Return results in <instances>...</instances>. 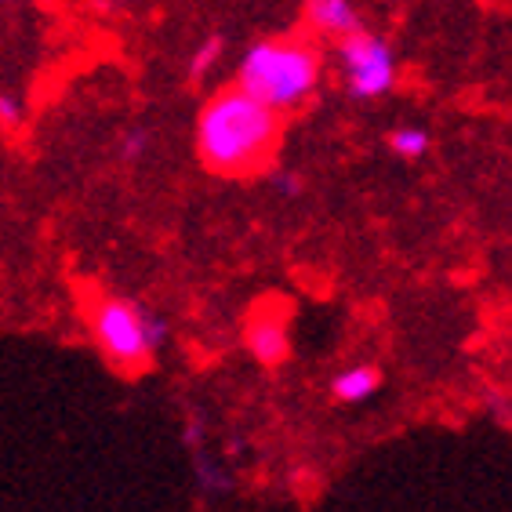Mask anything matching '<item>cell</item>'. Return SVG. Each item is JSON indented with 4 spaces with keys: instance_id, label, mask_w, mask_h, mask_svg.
I'll return each instance as SVG.
<instances>
[{
    "instance_id": "obj_1",
    "label": "cell",
    "mask_w": 512,
    "mask_h": 512,
    "mask_svg": "<svg viewBox=\"0 0 512 512\" xmlns=\"http://www.w3.org/2000/svg\"><path fill=\"white\" fill-rule=\"evenodd\" d=\"M280 113L251 99L237 84L207 99L197 120V153L207 171L226 178L255 175L273 160Z\"/></svg>"
},
{
    "instance_id": "obj_2",
    "label": "cell",
    "mask_w": 512,
    "mask_h": 512,
    "mask_svg": "<svg viewBox=\"0 0 512 512\" xmlns=\"http://www.w3.org/2000/svg\"><path fill=\"white\" fill-rule=\"evenodd\" d=\"M320 77H324V59L313 40H258L240 59L237 88L273 113H291L313 99Z\"/></svg>"
},
{
    "instance_id": "obj_3",
    "label": "cell",
    "mask_w": 512,
    "mask_h": 512,
    "mask_svg": "<svg viewBox=\"0 0 512 512\" xmlns=\"http://www.w3.org/2000/svg\"><path fill=\"white\" fill-rule=\"evenodd\" d=\"M91 335L113 364L138 371L157 353L160 324L157 316H149L128 298H102L99 306L91 309Z\"/></svg>"
},
{
    "instance_id": "obj_4",
    "label": "cell",
    "mask_w": 512,
    "mask_h": 512,
    "mask_svg": "<svg viewBox=\"0 0 512 512\" xmlns=\"http://www.w3.org/2000/svg\"><path fill=\"white\" fill-rule=\"evenodd\" d=\"M338 48V73L345 91L360 102L382 99L396 88V51L385 37L371 30H360L335 44Z\"/></svg>"
},
{
    "instance_id": "obj_5",
    "label": "cell",
    "mask_w": 512,
    "mask_h": 512,
    "mask_svg": "<svg viewBox=\"0 0 512 512\" xmlns=\"http://www.w3.org/2000/svg\"><path fill=\"white\" fill-rule=\"evenodd\" d=\"M244 342L258 364H284L291 353V324L280 306H262L251 313L244 327Z\"/></svg>"
},
{
    "instance_id": "obj_6",
    "label": "cell",
    "mask_w": 512,
    "mask_h": 512,
    "mask_svg": "<svg viewBox=\"0 0 512 512\" xmlns=\"http://www.w3.org/2000/svg\"><path fill=\"white\" fill-rule=\"evenodd\" d=\"M306 26L313 37L338 44L364 30V15L356 0H306Z\"/></svg>"
},
{
    "instance_id": "obj_7",
    "label": "cell",
    "mask_w": 512,
    "mask_h": 512,
    "mask_svg": "<svg viewBox=\"0 0 512 512\" xmlns=\"http://www.w3.org/2000/svg\"><path fill=\"white\" fill-rule=\"evenodd\" d=\"M382 389V371L375 364H353L338 371L335 382H331V396L338 404H364Z\"/></svg>"
},
{
    "instance_id": "obj_8",
    "label": "cell",
    "mask_w": 512,
    "mask_h": 512,
    "mask_svg": "<svg viewBox=\"0 0 512 512\" xmlns=\"http://www.w3.org/2000/svg\"><path fill=\"white\" fill-rule=\"evenodd\" d=\"M429 146H433V138H429V131L418 128V124H404V128H396L393 135H389V149H393L400 160H422L425 153H429Z\"/></svg>"
},
{
    "instance_id": "obj_9",
    "label": "cell",
    "mask_w": 512,
    "mask_h": 512,
    "mask_svg": "<svg viewBox=\"0 0 512 512\" xmlns=\"http://www.w3.org/2000/svg\"><path fill=\"white\" fill-rule=\"evenodd\" d=\"M218 51H222V40H207V44H200L197 59H193V66H189V73H193V80H200L207 73V69L218 62Z\"/></svg>"
},
{
    "instance_id": "obj_10",
    "label": "cell",
    "mask_w": 512,
    "mask_h": 512,
    "mask_svg": "<svg viewBox=\"0 0 512 512\" xmlns=\"http://www.w3.org/2000/svg\"><path fill=\"white\" fill-rule=\"evenodd\" d=\"M19 120H22V106L11 95H0V124L4 128H19Z\"/></svg>"
}]
</instances>
